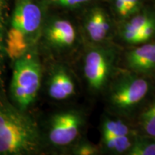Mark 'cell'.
Segmentation results:
<instances>
[{
    "instance_id": "cell-1",
    "label": "cell",
    "mask_w": 155,
    "mask_h": 155,
    "mask_svg": "<svg viewBox=\"0 0 155 155\" xmlns=\"http://www.w3.org/2000/svg\"><path fill=\"white\" fill-rule=\"evenodd\" d=\"M122 48L115 42L85 45L75 62L82 88L92 98H103L120 69Z\"/></svg>"
},
{
    "instance_id": "cell-2",
    "label": "cell",
    "mask_w": 155,
    "mask_h": 155,
    "mask_svg": "<svg viewBox=\"0 0 155 155\" xmlns=\"http://www.w3.org/2000/svg\"><path fill=\"white\" fill-rule=\"evenodd\" d=\"M155 78L120 68L103 96L106 111L129 119H134L154 95Z\"/></svg>"
},
{
    "instance_id": "cell-3",
    "label": "cell",
    "mask_w": 155,
    "mask_h": 155,
    "mask_svg": "<svg viewBox=\"0 0 155 155\" xmlns=\"http://www.w3.org/2000/svg\"><path fill=\"white\" fill-rule=\"evenodd\" d=\"M43 147L37 122L17 106L0 103V154H37Z\"/></svg>"
},
{
    "instance_id": "cell-4",
    "label": "cell",
    "mask_w": 155,
    "mask_h": 155,
    "mask_svg": "<svg viewBox=\"0 0 155 155\" xmlns=\"http://www.w3.org/2000/svg\"><path fill=\"white\" fill-rule=\"evenodd\" d=\"M88 112L81 106H71L50 116L47 122L45 141L55 150L68 154L77 141L86 137Z\"/></svg>"
},
{
    "instance_id": "cell-5",
    "label": "cell",
    "mask_w": 155,
    "mask_h": 155,
    "mask_svg": "<svg viewBox=\"0 0 155 155\" xmlns=\"http://www.w3.org/2000/svg\"><path fill=\"white\" fill-rule=\"evenodd\" d=\"M43 79V68L38 45L15 61L11 93L16 106L26 111L38 98Z\"/></svg>"
},
{
    "instance_id": "cell-6",
    "label": "cell",
    "mask_w": 155,
    "mask_h": 155,
    "mask_svg": "<svg viewBox=\"0 0 155 155\" xmlns=\"http://www.w3.org/2000/svg\"><path fill=\"white\" fill-rule=\"evenodd\" d=\"M40 40L62 61L71 64L75 63L85 45L81 28L65 18H55L44 24Z\"/></svg>"
},
{
    "instance_id": "cell-7",
    "label": "cell",
    "mask_w": 155,
    "mask_h": 155,
    "mask_svg": "<svg viewBox=\"0 0 155 155\" xmlns=\"http://www.w3.org/2000/svg\"><path fill=\"white\" fill-rule=\"evenodd\" d=\"M82 86L78 73L72 65L61 61L50 70L46 91L53 101L71 103L80 96Z\"/></svg>"
},
{
    "instance_id": "cell-8",
    "label": "cell",
    "mask_w": 155,
    "mask_h": 155,
    "mask_svg": "<svg viewBox=\"0 0 155 155\" xmlns=\"http://www.w3.org/2000/svg\"><path fill=\"white\" fill-rule=\"evenodd\" d=\"M44 25L41 0H18L12 17L11 28L24 37L31 48L38 45Z\"/></svg>"
},
{
    "instance_id": "cell-9",
    "label": "cell",
    "mask_w": 155,
    "mask_h": 155,
    "mask_svg": "<svg viewBox=\"0 0 155 155\" xmlns=\"http://www.w3.org/2000/svg\"><path fill=\"white\" fill-rule=\"evenodd\" d=\"M116 27L108 12L100 6H94L86 12L81 28L85 45L114 42Z\"/></svg>"
},
{
    "instance_id": "cell-10",
    "label": "cell",
    "mask_w": 155,
    "mask_h": 155,
    "mask_svg": "<svg viewBox=\"0 0 155 155\" xmlns=\"http://www.w3.org/2000/svg\"><path fill=\"white\" fill-rule=\"evenodd\" d=\"M120 68L155 78V40L122 48Z\"/></svg>"
},
{
    "instance_id": "cell-11",
    "label": "cell",
    "mask_w": 155,
    "mask_h": 155,
    "mask_svg": "<svg viewBox=\"0 0 155 155\" xmlns=\"http://www.w3.org/2000/svg\"><path fill=\"white\" fill-rule=\"evenodd\" d=\"M99 131L101 135L135 136L138 134L132 121L106 111L101 118Z\"/></svg>"
},
{
    "instance_id": "cell-12",
    "label": "cell",
    "mask_w": 155,
    "mask_h": 155,
    "mask_svg": "<svg viewBox=\"0 0 155 155\" xmlns=\"http://www.w3.org/2000/svg\"><path fill=\"white\" fill-rule=\"evenodd\" d=\"M133 124L138 134L155 138V94L141 108Z\"/></svg>"
},
{
    "instance_id": "cell-13",
    "label": "cell",
    "mask_w": 155,
    "mask_h": 155,
    "mask_svg": "<svg viewBox=\"0 0 155 155\" xmlns=\"http://www.w3.org/2000/svg\"><path fill=\"white\" fill-rule=\"evenodd\" d=\"M135 136L101 135L99 147L101 154L127 155L134 141Z\"/></svg>"
},
{
    "instance_id": "cell-14",
    "label": "cell",
    "mask_w": 155,
    "mask_h": 155,
    "mask_svg": "<svg viewBox=\"0 0 155 155\" xmlns=\"http://www.w3.org/2000/svg\"><path fill=\"white\" fill-rule=\"evenodd\" d=\"M127 155H155V138L137 134Z\"/></svg>"
},
{
    "instance_id": "cell-15",
    "label": "cell",
    "mask_w": 155,
    "mask_h": 155,
    "mask_svg": "<svg viewBox=\"0 0 155 155\" xmlns=\"http://www.w3.org/2000/svg\"><path fill=\"white\" fill-rule=\"evenodd\" d=\"M71 155H101L100 147L83 137L72 147L68 152Z\"/></svg>"
},
{
    "instance_id": "cell-16",
    "label": "cell",
    "mask_w": 155,
    "mask_h": 155,
    "mask_svg": "<svg viewBox=\"0 0 155 155\" xmlns=\"http://www.w3.org/2000/svg\"><path fill=\"white\" fill-rule=\"evenodd\" d=\"M94 1V0H50L53 5L69 9H78Z\"/></svg>"
},
{
    "instance_id": "cell-17",
    "label": "cell",
    "mask_w": 155,
    "mask_h": 155,
    "mask_svg": "<svg viewBox=\"0 0 155 155\" xmlns=\"http://www.w3.org/2000/svg\"><path fill=\"white\" fill-rule=\"evenodd\" d=\"M112 9L114 15L119 19V22L127 18L126 11V0H111Z\"/></svg>"
},
{
    "instance_id": "cell-18",
    "label": "cell",
    "mask_w": 155,
    "mask_h": 155,
    "mask_svg": "<svg viewBox=\"0 0 155 155\" xmlns=\"http://www.w3.org/2000/svg\"><path fill=\"white\" fill-rule=\"evenodd\" d=\"M143 8V0H126L127 18L136 14Z\"/></svg>"
},
{
    "instance_id": "cell-19",
    "label": "cell",
    "mask_w": 155,
    "mask_h": 155,
    "mask_svg": "<svg viewBox=\"0 0 155 155\" xmlns=\"http://www.w3.org/2000/svg\"><path fill=\"white\" fill-rule=\"evenodd\" d=\"M8 0H0V30L6 31Z\"/></svg>"
}]
</instances>
